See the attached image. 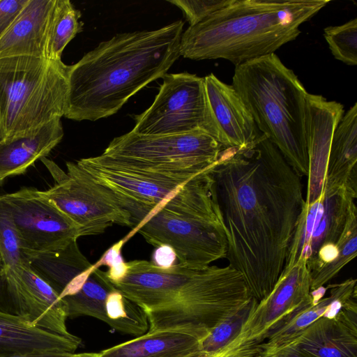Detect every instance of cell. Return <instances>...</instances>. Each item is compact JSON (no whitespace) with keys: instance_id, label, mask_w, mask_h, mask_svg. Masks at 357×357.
Listing matches in <instances>:
<instances>
[{"instance_id":"83f0119b","label":"cell","mask_w":357,"mask_h":357,"mask_svg":"<svg viewBox=\"0 0 357 357\" xmlns=\"http://www.w3.org/2000/svg\"><path fill=\"white\" fill-rule=\"evenodd\" d=\"M106 321L114 331L133 336H140L149 330L147 315L136 303L115 288L105 300Z\"/></svg>"},{"instance_id":"836d02e7","label":"cell","mask_w":357,"mask_h":357,"mask_svg":"<svg viewBox=\"0 0 357 357\" xmlns=\"http://www.w3.org/2000/svg\"><path fill=\"white\" fill-rule=\"evenodd\" d=\"M28 0H0V37L9 28Z\"/></svg>"},{"instance_id":"b9f144b4","label":"cell","mask_w":357,"mask_h":357,"mask_svg":"<svg viewBox=\"0 0 357 357\" xmlns=\"http://www.w3.org/2000/svg\"><path fill=\"white\" fill-rule=\"evenodd\" d=\"M190 357H199V354H195V355H193V356H190Z\"/></svg>"},{"instance_id":"ab89813d","label":"cell","mask_w":357,"mask_h":357,"mask_svg":"<svg viewBox=\"0 0 357 357\" xmlns=\"http://www.w3.org/2000/svg\"><path fill=\"white\" fill-rule=\"evenodd\" d=\"M4 180L3 178H1L0 177V187L3 185V182H4Z\"/></svg>"},{"instance_id":"8fae6325","label":"cell","mask_w":357,"mask_h":357,"mask_svg":"<svg viewBox=\"0 0 357 357\" xmlns=\"http://www.w3.org/2000/svg\"><path fill=\"white\" fill-rule=\"evenodd\" d=\"M162 78L155 100L146 110L135 116L131 131L145 135L204 132L218 142L204 77L179 73L165 74Z\"/></svg>"},{"instance_id":"9c48e42d","label":"cell","mask_w":357,"mask_h":357,"mask_svg":"<svg viewBox=\"0 0 357 357\" xmlns=\"http://www.w3.org/2000/svg\"><path fill=\"white\" fill-rule=\"evenodd\" d=\"M96 183L153 207L178 215L221 220L215 196L211 167L192 177L122 169L76 161Z\"/></svg>"},{"instance_id":"7c38bea8","label":"cell","mask_w":357,"mask_h":357,"mask_svg":"<svg viewBox=\"0 0 357 357\" xmlns=\"http://www.w3.org/2000/svg\"><path fill=\"white\" fill-rule=\"evenodd\" d=\"M311 277L304 261L283 271L263 300L252 298L237 334L213 357H257L261 344L296 312L309 303Z\"/></svg>"},{"instance_id":"44dd1931","label":"cell","mask_w":357,"mask_h":357,"mask_svg":"<svg viewBox=\"0 0 357 357\" xmlns=\"http://www.w3.org/2000/svg\"><path fill=\"white\" fill-rule=\"evenodd\" d=\"M82 339L66 337L30 325L15 314L0 311V357L15 354L58 353L70 355Z\"/></svg>"},{"instance_id":"6da1fadb","label":"cell","mask_w":357,"mask_h":357,"mask_svg":"<svg viewBox=\"0 0 357 357\" xmlns=\"http://www.w3.org/2000/svg\"><path fill=\"white\" fill-rule=\"evenodd\" d=\"M211 172L226 259L260 301L284 267L305 204L301 177L261 133L246 147H225Z\"/></svg>"},{"instance_id":"1f68e13d","label":"cell","mask_w":357,"mask_h":357,"mask_svg":"<svg viewBox=\"0 0 357 357\" xmlns=\"http://www.w3.org/2000/svg\"><path fill=\"white\" fill-rule=\"evenodd\" d=\"M184 13L190 26L203 21L216 11L227 6L232 0H171Z\"/></svg>"},{"instance_id":"ba28073f","label":"cell","mask_w":357,"mask_h":357,"mask_svg":"<svg viewBox=\"0 0 357 357\" xmlns=\"http://www.w3.org/2000/svg\"><path fill=\"white\" fill-rule=\"evenodd\" d=\"M224 148L204 132L145 135L130 131L89 158L122 169L192 178L211 168Z\"/></svg>"},{"instance_id":"484cf974","label":"cell","mask_w":357,"mask_h":357,"mask_svg":"<svg viewBox=\"0 0 357 357\" xmlns=\"http://www.w3.org/2000/svg\"><path fill=\"white\" fill-rule=\"evenodd\" d=\"M113 287L105 271L96 268L79 292L64 297L68 318L91 317L105 323V300Z\"/></svg>"},{"instance_id":"ffe728a7","label":"cell","mask_w":357,"mask_h":357,"mask_svg":"<svg viewBox=\"0 0 357 357\" xmlns=\"http://www.w3.org/2000/svg\"><path fill=\"white\" fill-rule=\"evenodd\" d=\"M56 0H28L0 37V58H46V45Z\"/></svg>"},{"instance_id":"d6a6232c","label":"cell","mask_w":357,"mask_h":357,"mask_svg":"<svg viewBox=\"0 0 357 357\" xmlns=\"http://www.w3.org/2000/svg\"><path fill=\"white\" fill-rule=\"evenodd\" d=\"M124 239H121L111 246L94 264L96 268L106 266L109 268L105 271V275L111 283L121 281L128 272L127 262L121 255V249L125 243Z\"/></svg>"},{"instance_id":"e0dca14e","label":"cell","mask_w":357,"mask_h":357,"mask_svg":"<svg viewBox=\"0 0 357 357\" xmlns=\"http://www.w3.org/2000/svg\"><path fill=\"white\" fill-rule=\"evenodd\" d=\"M329 295L319 289L311 291L312 301L296 312L276 329L261 346V357H273L291 349L305 330L321 317L333 318L356 294V280L350 278L328 286Z\"/></svg>"},{"instance_id":"4dcf8cb0","label":"cell","mask_w":357,"mask_h":357,"mask_svg":"<svg viewBox=\"0 0 357 357\" xmlns=\"http://www.w3.org/2000/svg\"><path fill=\"white\" fill-rule=\"evenodd\" d=\"M250 304L233 318L223 321L211 329L209 333L200 341L199 357H213L237 334L245 320Z\"/></svg>"},{"instance_id":"60d3db41","label":"cell","mask_w":357,"mask_h":357,"mask_svg":"<svg viewBox=\"0 0 357 357\" xmlns=\"http://www.w3.org/2000/svg\"><path fill=\"white\" fill-rule=\"evenodd\" d=\"M3 135H2V133H1V129H0V141L3 140Z\"/></svg>"},{"instance_id":"5b68a950","label":"cell","mask_w":357,"mask_h":357,"mask_svg":"<svg viewBox=\"0 0 357 357\" xmlns=\"http://www.w3.org/2000/svg\"><path fill=\"white\" fill-rule=\"evenodd\" d=\"M231 85L258 130L300 177L307 176V92L293 70L273 53L236 66Z\"/></svg>"},{"instance_id":"2e32d148","label":"cell","mask_w":357,"mask_h":357,"mask_svg":"<svg viewBox=\"0 0 357 357\" xmlns=\"http://www.w3.org/2000/svg\"><path fill=\"white\" fill-rule=\"evenodd\" d=\"M344 107L328 101L321 95L308 93L306 97V138L308 155L307 194L305 204L321 195L326 166L334 131L342 119Z\"/></svg>"},{"instance_id":"5bb4252c","label":"cell","mask_w":357,"mask_h":357,"mask_svg":"<svg viewBox=\"0 0 357 357\" xmlns=\"http://www.w3.org/2000/svg\"><path fill=\"white\" fill-rule=\"evenodd\" d=\"M3 196L11 210L22 251L54 250L79 237L75 224L43 191L23 188Z\"/></svg>"},{"instance_id":"74e56055","label":"cell","mask_w":357,"mask_h":357,"mask_svg":"<svg viewBox=\"0 0 357 357\" xmlns=\"http://www.w3.org/2000/svg\"><path fill=\"white\" fill-rule=\"evenodd\" d=\"M66 357H100V354L96 352L74 353Z\"/></svg>"},{"instance_id":"f546056e","label":"cell","mask_w":357,"mask_h":357,"mask_svg":"<svg viewBox=\"0 0 357 357\" xmlns=\"http://www.w3.org/2000/svg\"><path fill=\"white\" fill-rule=\"evenodd\" d=\"M324 37L336 59L349 66L357 64V18L326 27Z\"/></svg>"},{"instance_id":"f35d334b","label":"cell","mask_w":357,"mask_h":357,"mask_svg":"<svg viewBox=\"0 0 357 357\" xmlns=\"http://www.w3.org/2000/svg\"><path fill=\"white\" fill-rule=\"evenodd\" d=\"M4 268L3 262L2 260L1 255L0 254V280Z\"/></svg>"},{"instance_id":"277c9868","label":"cell","mask_w":357,"mask_h":357,"mask_svg":"<svg viewBox=\"0 0 357 357\" xmlns=\"http://www.w3.org/2000/svg\"><path fill=\"white\" fill-rule=\"evenodd\" d=\"M328 0H232L182 33L181 56L227 60L236 66L275 52L294 40L300 26Z\"/></svg>"},{"instance_id":"603a6c76","label":"cell","mask_w":357,"mask_h":357,"mask_svg":"<svg viewBox=\"0 0 357 357\" xmlns=\"http://www.w3.org/2000/svg\"><path fill=\"white\" fill-rule=\"evenodd\" d=\"M202 339L182 330L147 331L99 354L100 357H190L199 354Z\"/></svg>"},{"instance_id":"7a4b0ae2","label":"cell","mask_w":357,"mask_h":357,"mask_svg":"<svg viewBox=\"0 0 357 357\" xmlns=\"http://www.w3.org/2000/svg\"><path fill=\"white\" fill-rule=\"evenodd\" d=\"M124 278L111 283L147 315L149 332L182 330L204 338L211 328L245 309L252 297L230 265L161 268L151 261L127 262Z\"/></svg>"},{"instance_id":"f1b7e54d","label":"cell","mask_w":357,"mask_h":357,"mask_svg":"<svg viewBox=\"0 0 357 357\" xmlns=\"http://www.w3.org/2000/svg\"><path fill=\"white\" fill-rule=\"evenodd\" d=\"M0 254L4 268L22 266L23 251L10 206L0 195Z\"/></svg>"},{"instance_id":"cb8c5ba5","label":"cell","mask_w":357,"mask_h":357,"mask_svg":"<svg viewBox=\"0 0 357 357\" xmlns=\"http://www.w3.org/2000/svg\"><path fill=\"white\" fill-rule=\"evenodd\" d=\"M357 103L336 127L329 151L324 187L357 189Z\"/></svg>"},{"instance_id":"52a82bcc","label":"cell","mask_w":357,"mask_h":357,"mask_svg":"<svg viewBox=\"0 0 357 357\" xmlns=\"http://www.w3.org/2000/svg\"><path fill=\"white\" fill-rule=\"evenodd\" d=\"M357 189L324 187L320 197L304 204L290 243L283 271L303 261L311 277V290L324 287L354 256L341 248L340 236L357 211Z\"/></svg>"},{"instance_id":"d590c367","label":"cell","mask_w":357,"mask_h":357,"mask_svg":"<svg viewBox=\"0 0 357 357\" xmlns=\"http://www.w3.org/2000/svg\"><path fill=\"white\" fill-rule=\"evenodd\" d=\"M67 354L58 353H35V354H15L7 357H66Z\"/></svg>"},{"instance_id":"ac0fdd59","label":"cell","mask_w":357,"mask_h":357,"mask_svg":"<svg viewBox=\"0 0 357 357\" xmlns=\"http://www.w3.org/2000/svg\"><path fill=\"white\" fill-rule=\"evenodd\" d=\"M288 350L303 357H357L356 300L347 304L333 318H319Z\"/></svg>"},{"instance_id":"7402d4cb","label":"cell","mask_w":357,"mask_h":357,"mask_svg":"<svg viewBox=\"0 0 357 357\" xmlns=\"http://www.w3.org/2000/svg\"><path fill=\"white\" fill-rule=\"evenodd\" d=\"M63 137L61 119L52 120L26 135L0 141V177L20 175L47 157Z\"/></svg>"},{"instance_id":"30bf717a","label":"cell","mask_w":357,"mask_h":357,"mask_svg":"<svg viewBox=\"0 0 357 357\" xmlns=\"http://www.w3.org/2000/svg\"><path fill=\"white\" fill-rule=\"evenodd\" d=\"M109 195L131 216L133 227L125 242L139 233L155 248L172 247L178 263L183 265L205 266L226 258L227 243L221 221L171 213L112 190Z\"/></svg>"},{"instance_id":"d4e9b609","label":"cell","mask_w":357,"mask_h":357,"mask_svg":"<svg viewBox=\"0 0 357 357\" xmlns=\"http://www.w3.org/2000/svg\"><path fill=\"white\" fill-rule=\"evenodd\" d=\"M22 265L50 284L59 294L91 264L73 241L64 248L40 252L23 251Z\"/></svg>"},{"instance_id":"7bdbcfd3","label":"cell","mask_w":357,"mask_h":357,"mask_svg":"<svg viewBox=\"0 0 357 357\" xmlns=\"http://www.w3.org/2000/svg\"><path fill=\"white\" fill-rule=\"evenodd\" d=\"M257 357H261V356H257Z\"/></svg>"},{"instance_id":"8992f818","label":"cell","mask_w":357,"mask_h":357,"mask_svg":"<svg viewBox=\"0 0 357 357\" xmlns=\"http://www.w3.org/2000/svg\"><path fill=\"white\" fill-rule=\"evenodd\" d=\"M69 66L33 56L0 58V129L3 139L32 133L67 107Z\"/></svg>"},{"instance_id":"3957f363","label":"cell","mask_w":357,"mask_h":357,"mask_svg":"<svg viewBox=\"0 0 357 357\" xmlns=\"http://www.w3.org/2000/svg\"><path fill=\"white\" fill-rule=\"evenodd\" d=\"M183 22L155 30L118 33L69 66L64 116L94 121L116 114L181 56Z\"/></svg>"},{"instance_id":"9a60e30c","label":"cell","mask_w":357,"mask_h":357,"mask_svg":"<svg viewBox=\"0 0 357 357\" xmlns=\"http://www.w3.org/2000/svg\"><path fill=\"white\" fill-rule=\"evenodd\" d=\"M0 288L7 295L15 314L30 325L61 336H75L66 326V301L26 266L3 268Z\"/></svg>"},{"instance_id":"8d00e7d4","label":"cell","mask_w":357,"mask_h":357,"mask_svg":"<svg viewBox=\"0 0 357 357\" xmlns=\"http://www.w3.org/2000/svg\"><path fill=\"white\" fill-rule=\"evenodd\" d=\"M273 357H303L295 351L286 350L282 351Z\"/></svg>"},{"instance_id":"4316f807","label":"cell","mask_w":357,"mask_h":357,"mask_svg":"<svg viewBox=\"0 0 357 357\" xmlns=\"http://www.w3.org/2000/svg\"><path fill=\"white\" fill-rule=\"evenodd\" d=\"M81 15L69 0H56L47 35V59L61 60L64 48L82 31Z\"/></svg>"},{"instance_id":"d6986e66","label":"cell","mask_w":357,"mask_h":357,"mask_svg":"<svg viewBox=\"0 0 357 357\" xmlns=\"http://www.w3.org/2000/svg\"><path fill=\"white\" fill-rule=\"evenodd\" d=\"M209 107L225 147H246L261 135L249 111L232 86L214 74L204 77Z\"/></svg>"},{"instance_id":"e575fe53","label":"cell","mask_w":357,"mask_h":357,"mask_svg":"<svg viewBox=\"0 0 357 357\" xmlns=\"http://www.w3.org/2000/svg\"><path fill=\"white\" fill-rule=\"evenodd\" d=\"M178 261L174 249L167 245H161L155 248L153 256L152 263L161 268H169Z\"/></svg>"},{"instance_id":"4fadbf2b","label":"cell","mask_w":357,"mask_h":357,"mask_svg":"<svg viewBox=\"0 0 357 357\" xmlns=\"http://www.w3.org/2000/svg\"><path fill=\"white\" fill-rule=\"evenodd\" d=\"M40 160L54 180L43 194L75 224L79 237L102 234L114 224L133 227L130 213L76 162H67L65 172L47 157Z\"/></svg>"}]
</instances>
